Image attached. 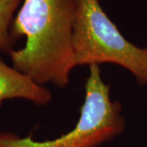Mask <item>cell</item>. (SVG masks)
Masks as SVG:
<instances>
[{"instance_id":"277c9868","label":"cell","mask_w":147,"mask_h":147,"mask_svg":"<svg viewBox=\"0 0 147 147\" xmlns=\"http://www.w3.org/2000/svg\"><path fill=\"white\" fill-rule=\"evenodd\" d=\"M10 99H24L37 105H46L53 96L45 87L8 65L0 56V104Z\"/></svg>"},{"instance_id":"6da1fadb","label":"cell","mask_w":147,"mask_h":147,"mask_svg":"<svg viewBox=\"0 0 147 147\" xmlns=\"http://www.w3.org/2000/svg\"><path fill=\"white\" fill-rule=\"evenodd\" d=\"M75 0H23L11 27L25 46L10 53L12 66L35 84L65 88L76 66L73 47Z\"/></svg>"},{"instance_id":"7a4b0ae2","label":"cell","mask_w":147,"mask_h":147,"mask_svg":"<svg viewBox=\"0 0 147 147\" xmlns=\"http://www.w3.org/2000/svg\"><path fill=\"white\" fill-rule=\"evenodd\" d=\"M73 47L76 66L113 63L147 85V47L132 44L106 15L100 0H75Z\"/></svg>"},{"instance_id":"5b68a950","label":"cell","mask_w":147,"mask_h":147,"mask_svg":"<svg viewBox=\"0 0 147 147\" xmlns=\"http://www.w3.org/2000/svg\"><path fill=\"white\" fill-rule=\"evenodd\" d=\"M21 0H0V51L9 53L13 49L14 39L11 34L12 18Z\"/></svg>"},{"instance_id":"3957f363","label":"cell","mask_w":147,"mask_h":147,"mask_svg":"<svg viewBox=\"0 0 147 147\" xmlns=\"http://www.w3.org/2000/svg\"><path fill=\"white\" fill-rule=\"evenodd\" d=\"M119 101L110 98L98 65H89L85 99L79 122L71 131L53 140L35 141L11 132H0V147H98L121 134L125 119Z\"/></svg>"}]
</instances>
